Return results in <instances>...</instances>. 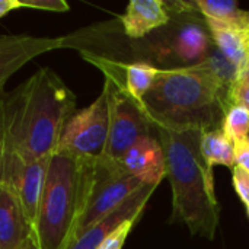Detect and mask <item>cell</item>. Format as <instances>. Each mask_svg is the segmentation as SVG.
Wrapping results in <instances>:
<instances>
[{
  "instance_id": "cell-1",
  "label": "cell",
  "mask_w": 249,
  "mask_h": 249,
  "mask_svg": "<svg viewBox=\"0 0 249 249\" xmlns=\"http://www.w3.org/2000/svg\"><path fill=\"white\" fill-rule=\"evenodd\" d=\"M74 111L76 95L55 71L42 67L4 93L0 101V125L19 152L45 160L55 153Z\"/></svg>"
},
{
  "instance_id": "cell-2",
  "label": "cell",
  "mask_w": 249,
  "mask_h": 249,
  "mask_svg": "<svg viewBox=\"0 0 249 249\" xmlns=\"http://www.w3.org/2000/svg\"><path fill=\"white\" fill-rule=\"evenodd\" d=\"M153 130L162 144L166 177L172 187L171 223H184L191 235L213 241L220 220V204L216 198L213 169L200 150L203 131L162 125H153Z\"/></svg>"
},
{
  "instance_id": "cell-3",
  "label": "cell",
  "mask_w": 249,
  "mask_h": 249,
  "mask_svg": "<svg viewBox=\"0 0 249 249\" xmlns=\"http://www.w3.org/2000/svg\"><path fill=\"white\" fill-rule=\"evenodd\" d=\"M229 89L201 61L160 70L140 105L153 125L207 131L220 128Z\"/></svg>"
},
{
  "instance_id": "cell-4",
  "label": "cell",
  "mask_w": 249,
  "mask_h": 249,
  "mask_svg": "<svg viewBox=\"0 0 249 249\" xmlns=\"http://www.w3.org/2000/svg\"><path fill=\"white\" fill-rule=\"evenodd\" d=\"M96 159L57 152L50 158L32 231L38 249H69L74 241L88 204Z\"/></svg>"
},
{
  "instance_id": "cell-5",
  "label": "cell",
  "mask_w": 249,
  "mask_h": 249,
  "mask_svg": "<svg viewBox=\"0 0 249 249\" xmlns=\"http://www.w3.org/2000/svg\"><path fill=\"white\" fill-rule=\"evenodd\" d=\"M109 102V130L104 158L120 162L121 158L140 139L153 134V125L143 111L124 88L112 77L105 76Z\"/></svg>"
},
{
  "instance_id": "cell-6",
  "label": "cell",
  "mask_w": 249,
  "mask_h": 249,
  "mask_svg": "<svg viewBox=\"0 0 249 249\" xmlns=\"http://www.w3.org/2000/svg\"><path fill=\"white\" fill-rule=\"evenodd\" d=\"M143 187L146 185L130 175L120 162H114L104 156L98 158L88 204L80 219L76 236L115 212L125 200Z\"/></svg>"
},
{
  "instance_id": "cell-7",
  "label": "cell",
  "mask_w": 249,
  "mask_h": 249,
  "mask_svg": "<svg viewBox=\"0 0 249 249\" xmlns=\"http://www.w3.org/2000/svg\"><path fill=\"white\" fill-rule=\"evenodd\" d=\"M109 130L108 89L104 85L99 96L86 108L74 111L60 137L57 153L76 158H101L107 147Z\"/></svg>"
},
{
  "instance_id": "cell-8",
  "label": "cell",
  "mask_w": 249,
  "mask_h": 249,
  "mask_svg": "<svg viewBox=\"0 0 249 249\" xmlns=\"http://www.w3.org/2000/svg\"><path fill=\"white\" fill-rule=\"evenodd\" d=\"M50 159L36 160L19 152L0 125V182L9 185L19 197L34 231L42 185Z\"/></svg>"
},
{
  "instance_id": "cell-9",
  "label": "cell",
  "mask_w": 249,
  "mask_h": 249,
  "mask_svg": "<svg viewBox=\"0 0 249 249\" xmlns=\"http://www.w3.org/2000/svg\"><path fill=\"white\" fill-rule=\"evenodd\" d=\"M69 36L45 38L31 35H0V82L6 83L12 74L35 57L67 48Z\"/></svg>"
},
{
  "instance_id": "cell-10",
  "label": "cell",
  "mask_w": 249,
  "mask_h": 249,
  "mask_svg": "<svg viewBox=\"0 0 249 249\" xmlns=\"http://www.w3.org/2000/svg\"><path fill=\"white\" fill-rule=\"evenodd\" d=\"M121 166L140 182L159 187L166 177V160L162 144L155 134L140 139L120 160Z\"/></svg>"
},
{
  "instance_id": "cell-11",
  "label": "cell",
  "mask_w": 249,
  "mask_h": 249,
  "mask_svg": "<svg viewBox=\"0 0 249 249\" xmlns=\"http://www.w3.org/2000/svg\"><path fill=\"white\" fill-rule=\"evenodd\" d=\"M158 187H143L140 191L133 194L128 200H125L115 212L95 223L93 226L88 228L83 231L76 239L71 242L69 249H98V247L104 242V239L114 231L117 229L123 222L142 216L144 212V207L149 201V198L153 196Z\"/></svg>"
},
{
  "instance_id": "cell-12",
  "label": "cell",
  "mask_w": 249,
  "mask_h": 249,
  "mask_svg": "<svg viewBox=\"0 0 249 249\" xmlns=\"http://www.w3.org/2000/svg\"><path fill=\"white\" fill-rule=\"evenodd\" d=\"M32 239V226L16 193L0 182V248L23 249Z\"/></svg>"
},
{
  "instance_id": "cell-13",
  "label": "cell",
  "mask_w": 249,
  "mask_h": 249,
  "mask_svg": "<svg viewBox=\"0 0 249 249\" xmlns=\"http://www.w3.org/2000/svg\"><path fill=\"white\" fill-rule=\"evenodd\" d=\"M171 15L168 3L162 0H131L125 13L120 18L124 34L139 39L155 29L169 23Z\"/></svg>"
},
{
  "instance_id": "cell-14",
  "label": "cell",
  "mask_w": 249,
  "mask_h": 249,
  "mask_svg": "<svg viewBox=\"0 0 249 249\" xmlns=\"http://www.w3.org/2000/svg\"><path fill=\"white\" fill-rule=\"evenodd\" d=\"M171 50L179 61L194 66L209 57L210 36L201 25L188 23L177 32L172 39Z\"/></svg>"
},
{
  "instance_id": "cell-15",
  "label": "cell",
  "mask_w": 249,
  "mask_h": 249,
  "mask_svg": "<svg viewBox=\"0 0 249 249\" xmlns=\"http://www.w3.org/2000/svg\"><path fill=\"white\" fill-rule=\"evenodd\" d=\"M217 51L239 71L249 66V29L207 25Z\"/></svg>"
},
{
  "instance_id": "cell-16",
  "label": "cell",
  "mask_w": 249,
  "mask_h": 249,
  "mask_svg": "<svg viewBox=\"0 0 249 249\" xmlns=\"http://www.w3.org/2000/svg\"><path fill=\"white\" fill-rule=\"evenodd\" d=\"M194 4L207 25L249 29L248 10L233 0H198Z\"/></svg>"
},
{
  "instance_id": "cell-17",
  "label": "cell",
  "mask_w": 249,
  "mask_h": 249,
  "mask_svg": "<svg viewBox=\"0 0 249 249\" xmlns=\"http://www.w3.org/2000/svg\"><path fill=\"white\" fill-rule=\"evenodd\" d=\"M201 155L209 165V168H214L216 165H222L226 168L235 166V153L233 143L225 136L222 128L207 130L201 134L200 142Z\"/></svg>"
},
{
  "instance_id": "cell-18",
  "label": "cell",
  "mask_w": 249,
  "mask_h": 249,
  "mask_svg": "<svg viewBox=\"0 0 249 249\" xmlns=\"http://www.w3.org/2000/svg\"><path fill=\"white\" fill-rule=\"evenodd\" d=\"M120 67L124 70V83L120 85L136 102L142 104L143 98L152 89L160 70L150 66L149 63L120 64Z\"/></svg>"
},
{
  "instance_id": "cell-19",
  "label": "cell",
  "mask_w": 249,
  "mask_h": 249,
  "mask_svg": "<svg viewBox=\"0 0 249 249\" xmlns=\"http://www.w3.org/2000/svg\"><path fill=\"white\" fill-rule=\"evenodd\" d=\"M220 128L232 143L248 137L249 111L239 105H231L223 117Z\"/></svg>"
},
{
  "instance_id": "cell-20",
  "label": "cell",
  "mask_w": 249,
  "mask_h": 249,
  "mask_svg": "<svg viewBox=\"0 0 249 249\" xmlns=\"http://www.w3.org/2000/svg\"><path fill=\"white\" fill-rule=\"evenodd\" d=\"M229 104L239 105L249 111V66L239 71L229 89Z\"/></svg>"
},
{
  "instance_id": "cell-21",
  "label": "cell",
  "mask_w": 249,
  "mask_h": 249,
  "mask_svg": "<svg viewBox=\"0 0 249 249\" xmlns=\"http://www.w3.org/2000/svg\"><path fill=\"white\" fill-rule=\"evenodd\" d=\"M142 216H136V217H131L125 222H123L117 229H114L105 239L104 242L98 247V249H123L124 244H125V239L128 236V233L131 232V229L134 228L136 222L140 219Z\"/></svg>"
},
{
  "instance_id": "cell-22",
  "label": "cell",
  "mask_w": 249,
  "mask_h": 249,
  "mask_svg": "<svg viewBox=\"0 0 249 249\" xmlns=\"http://www.w3.org/2000/svg\"><path fill=\"white\" fill-rule=\"evenodd\" d=\"M232 181L238 197L247 207H249V172L241 166H233Z\"/></svg>"
},
{
  "instance_id": "cell-23",
  "label": "cell",
  "mask_w": 249,
  "mask_h": 249,
  "mask_svg": "<svg viewBox=\"0 0 249 249\" xmlns=\"http://www.w3.org/2000/svg\"><path fill=\"white\" fill-rule=\"evenodd\" d=\"M20 7L25 9H36V10H44V12H57L63 13L70 9L69 3L64 0H19Z\"/></svg>"
},
{
  "instance_id": "cell-24",
  "label": "cell",
  "mask_w": 249,
  "mask_h": 249,
  "mask_svg": "<svg viewBox=\"0 0 249 249\" xmlns=\"http://www.w3.org/2000/svg\"><path fill=\"white\" fill-rule=\"evenodd\" d=\"M235 166H241L249 172V136L233 143Z\"/></svg>"
},
{
  "instance_id": "cell-25",
  "label": "cell",
  "mask_w": 249,
  "mask_h": 249,
  "mask_svg": "<svg viewBox=\"0 0 249 249\" xmlns=\"http://www.w3.org/2000/svg\"><path fill=\"white\" fill-rule=\"evenodd\" d=\"M16 9H22L19 0H0V19Z\"/></svg>"
},
{
  "instance_id": "cell-26",
  "label": "cell",
  "mask_w": 249,
  "mask_h": 249,
  "mask_svg": "<svg viewBox=\"0 0 249 249\" xmlns=\"http://www.w3.org/2000/svg\"><path fill=\"white\" fill-rule=\"evenodd\" d=\"M23 249H38V247H36V244L34 242V239H31Z\"/></svg>"
},
{
  "instance_id": "cell-27",
  "label": "cell",
  "mask_w": 249,
  "mask_h": 249,
  "mask_svg": "<svg viewBox=\"0 0 249 249\" xmlns=\"http://www.w3.org/2000/svg\"><path fill=\"white\" fill-rule=\"evenodd\" d=\"M4 85H6V83H1V82H0V101H1V98L4 96Z\"/></svg>"
},
{
  "instance_id": "cell-28",
  "label": "cell",
  "mask_w": 249,
  "mask_h": 249,
  "mask_svg": "<svg viewBox=\"0 0 249 249\" xmlns=\"http://www.w3.org/2000/svg\"><path fill=\"white\" fill-rule=\"evenodd\" d=\"M247 216H248L249 219V207H247Z\"/></svg>"
},
{
  "instance_id": "cell-29",
  "label": "cell",
  "mask_w": 249,
  "mask_h": 249,
  "mask_svg": "<svg viewBox=\"0 0 249 249\" xmlns=\"http://www.w3.org/2000/svg\"><path fill=\"white\" fill-rule=\"evenodd\" d=\"M248 28H249V10H248Z\"/></svg>"
},
{
  "instance_id": "cell-30",
  "label": "cell",
  "mask_w": 249,
  "mask_h": 249,
  "mask_svg": "<svg viewBox=\"0 0 249 249\" xmlns=\"http://www.w3.org/2000/svg\"><path fill=\"white\" fill-rule=\"evenodd\" d=\"M0 249H3V248H0Z\"/></svg>"
}]
</instances>
